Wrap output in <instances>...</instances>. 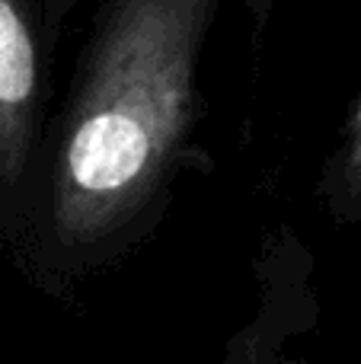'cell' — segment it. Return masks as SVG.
<instances>
[{"instance_id": "1", "label": "cell", "mask_w": 361, "mask_h": 364, "mask_svg": "<svg viewBox=\"0 0 361 364\" xmlns=\"http://www.w3.org/2000/svg\"><path fill=\"white\" fill-rule=\"evenodd\" d=\"M147 151V134L131 115L102 112L77 132L70 144V173L90 192H112L138 176Z\"/></svg>"}, {"instance_id": "2", "label": "cell", "mask_w": 361, "mask_h": 364, "mask_svg": "<svg viewBox=\"0 0 361 364\" xmlns=\"http://www.w3.org/2000/svg\"><path fill=\"white\" fill-rule=\"evenodd\" d=\"M32 45L16 10L0 0V102H23L32 93Z\"/></svg>"}]
</instances>
